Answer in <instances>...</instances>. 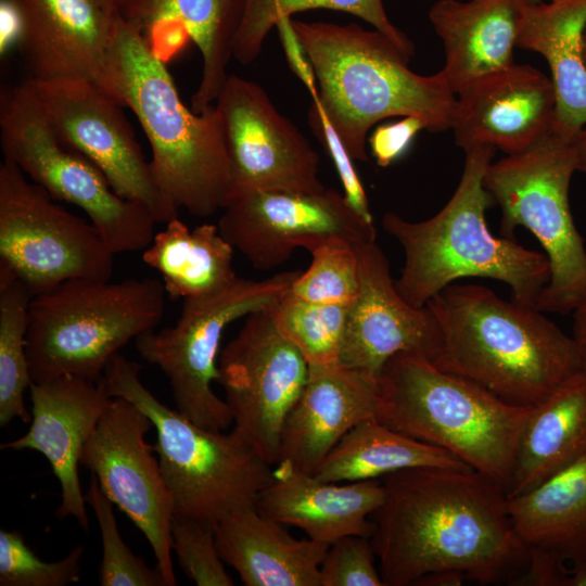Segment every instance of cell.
I'll return each mask as SVG.
<instances>
[{
  "label": "cell",
  "instance_id": "obj_1",
  "mask_svg": "<svg viewBox=\"0 0 586 586\" xmlns=\"http://www.w3.org/2000/svg\"><path fill=\"white\" fill-rule=\"evenodd\" d=\"M385 497L371 515V543L384 586L434 574L494 584L526 564L506 488L473 470L415 468L381 479Z\"/></svg>",
  "mask_w": 586,
  "mask_h": 586
},
{
  "label": "cell",
  "instance_id": "obj_2",
  "mask_svg": "<svg viewBox=\"0 0 586 586\" xmlns=\"http://www.w3.org/2000/svg\"><path fill=\"white\" fill-rule=\"evenodd\" d=\"M93 82L136 115L151 146L155 181L178 209L208 217L224 208L231 174L219 111L215 104L190 111L165 61L120 13Z\"/></svg>",
  "mask_w": 586,
  "mask_h": 586
},
{
  "label": "cell",
  "instance_id": "obj_3",
  "mask_svg": "<svg viewBox=\"0 0 586 586\" xmlns=\"http://www.w3.org/2000/svg\"><path fill=\"white\" fill-rule=\"evenodd\" d=\"M425 307L440 336L433 364L509 404L534 406L583 369L572 336L536 307L486 286L455 282Z\"/></svg>",
  "mask_w": 586,
  "mask_h": 586
},
{
  "label": "cell",
  "instance_id": "obj_4",
  "mask_svg": "<svg viewBox=\"0 0 586 586\" xmlns=\"http://www.w3.org/2000/svg\"><path fill=\"white\" fill-rule=\"evenodd\" d=\"M313 64L318 101L354 161L367 162L368 132L390 117L415 116L426 130L450 128L456 94L442 72L423 76L412 58L377 29L292 18Z\"/></svg>",
  "mask_w": 586,
  "mask_h": 586
},
{
  "label": "cell",
  "instance_id": "obj_5",
  "mask_svg": "<svg viewBox=\"0 0 586 586\" xmlns=\"http://www.w3.org/2000/svg\"><path fill=\"white\" fill-rule=\"evenodd\" d=\"M464 152L460 181L437 214L422 221L384 214L382 227L404 253L396 288L420 308L459 279L488 278L507 284L514 302L536 307L550 279L548 258L489 231L485 214L495 202L484 177L495 148L476 145Z\"/></svg>",
  "mask_w": 586,
  "mask_h": 586
},
{
  "label": "cell",
  "instance_id": "obj_6",
  "mask_svg": "<svg viewBox=\"0 0 586 586\" xmlns=\"http://www.w3.org/2000/svg\"><path fill=\"white\" fill-rule=\"evenodd\" d=\"M378 393L379 422L448 451L508 494L533 406L509 404L409 353L386 361L378 377Z\"/></svg>",
  "mask_w": 586,
  "mask_h": 586
},
{
  "label": "cell",
  "instance_id": "obj_7",
  "mask_svg": "<svg viewBox=\"0 0 586 586\" xmlns=\"http://www.w3.org/2000/svg\"><path fill=\"white\" fill-rule=\"evenodd\" d=\"M140 371L139 364L117 354L99 382L110 397L131 402L151 420L175 519L214 528L228 514L255 507L272 480L271 466L232 432L202 428L160 402Z\"/></svg>",
  "mask_w": 586,
  "mask_h": 586
},
{
  "label": "cell",
  "instance_id": "obj_8",
  "mask_svg": "<svg viewBox=\"0 0 586 586\" xmlns=\"http://www.w3.org/2000/svg\"><path fill=\"white\" fill-rule=\"evenodd\" d=\"M165 289L152 278L76 279L33 296L27 356L33 382L77 377L99 382L126 344L154 330Z\"/></svg>",
  "mask_w": 586,
  "mask_h": 586
},
{
  "label": "cell",
  "instance_id": "obj_9",
  "mask_svg": "<svg viewBox=\"0 0 586 586\" xmlns=\"http://www.w3.org/2000/svg\"><path fill=\"white\" fill-rule=\"evenodd\" d=\"M576 171L571 140L555 133L525 152L491 163L484 184L500 207V234L514 239L518 227L531 231L550 266V279L536 308L569 314L586 300V249L570 208Z\"/></svg>",
  "mask_w": 586,
  "mask_h": 586
},
{
  "label": "cell",
  "instance_id": "obj_10",
  "mask_svg": "<svg viewBox=\"0 0 586 586\" xmlns=\"http://www.w3.org/2000/svg\"><path fill=\"white\" fill-rule=\"evenodd\" d=\"M0 144L4 160L54 200L82 209L114 254L152 242L151 211L118 195L97 165L59 139L26 81L1 92Z\"/></svg>",
  "mask_w": 586,
  "mask_h": 586
},
{
  "label": "cell",
  "instance_id": "obj_11",
  "mask_svg": "<svg viewBox=\"0 0 586 586\" xmlns=\"http://www.w3.org/2000/svg\"><path fill=\"white\" fill-rule=\"evenodd\" d=\"M300 271H284L263 280L238 277L226 289L204 297L183 300L177 321L135 340L142 359L166 377L175 408L198 425L225 431L233 422L225 399L213 390L228 326L275 305Z\"/></svg>",
  "mask_w": 586,
  "mask_h": 586
},
{
  "label": "cell",
  "instance_id": "obj_12",
  "mask_svg": "<svg viewBox=\"0 0 586 586\" xmlns=\"http://www.w3.org/2000/svg\"><path fill=\"white\" fill-rule=\"evenodd\" d=\"M114 255L89 220L56 204L15 164H0V263L33 296L69 280H111Z\"/></svg>",
  "mask_w": 586,
  "mask_h": 586
},
{
  "label": "cell",
  "instance_id": "obj_13",
  "mask_svg": "<svg viewBox=\"0 0 586 586\" xmlns=\"http://www.w3.org/2000/svg\"><path fill=\"white\" fill-rule=\"evenodd\" d=\"M271 307L250 314L218 359V383L232 415L231 432L265 461H278L284 421L309 365L276 328Z\"/></svg>",
  "mask_w": 586,
  "mask_h": 586
},
{
  "label": "cell",
  "instance_id": "obj_14",
  "mask_svg": "<svg viewBox=\"0 0 586 586\" xmlns=\"http://www.w3.org/2000/svg\"><path fill=\"white\" fill-rule=\"evenodd\" d=\"M221 235L260 270L285 263L297 247L308 252L333 240L354 246L375 241L373 220L333 189L302 193L251 190L231 195L218 220Z\"/></svg>",
  "mask_w": 586,
  "mask_h": 586
},
{
  "label": "cell",
  "instance_id": "obj_15",
  "mask_svg": "<svg viewBox=\"0 0 586 586\" xmlns=\"http://www.w3.org/2000/svg\"><path fill=\"white\" fill-rule=\"evenodd\" d=\"M25 81L59 139L97 165L118 195L144 205L157 224L178 216L117 102L90 80Z\"/></svg>",
  "mask_w": 586,
  "mask_h": 586
},
{
  "label": "cell",
  "instance_id": "obj_16",
  "mask_svg": "<svg viewBox=\"0 0 586 586\" xmlns=\"http://www.w3.org/2000/svg\"><path fill=\"white\" fill-rule=\"evenodd\" d=\"M151 428L149 417L135 404L112 397L84 447L80 464L145 536L167 586H174L173 501L154 447L145 441Z\"/></svg>",
  "mask_w": 586,
  "mask_h": 586
},
{
  "label": "cell",
  "instance_id": "obj_17",
  "mask_svg": "<svg viewBox=\"0 0 586 586\" xmlns=\"http://www.w3.org/2000/svg\"><path fill=\"white\" fill-rule=\"evenodd\" d=\"M215 105L230 164L228 199L251 190L313 193L326 188L318 153L258 84L229 75Z\"/></svg>",
  "mask_w": 586,
  "mask_h": 586
},
{
  "label": "cell",
  "instance_id": "obj_18",
  "mask_svg": "<svg viewBox=\"0 0 586 586\" xmlns=\"http://www.w3.org/2000/svg\"><path fill=\"white\" fill-rule=\"evenodd\" d=\"M359 291L349 305L340 361L378 378L400 353L435 360L440 336L430 310L415 307L398 292L388 259L375 241L356 245Z\"/></svg>",
  "mask_w": 586,
  "mask_h": 586
},
{
  "label": "cell",
  "instance_id": "obj_19",
  "mask_svg": "<svg viewBox=\"0 0 586 586\" xmlns=\"http://www.w3.org/2000/svg\"><path fill=\"white\" fill-rule=\"evenodd\" d=\"M457 95L450 128L463 151L491 145L514 155L553 133L555 88L549 77L531 65L513 63Z\"/></svg>",
  "mask_w": 586,
  "mask_h": 586
},
{
  "label": "cell",
  "instance_id": "obj_20",
  "mask_svg": "<svg viewBox=\"0 0 586 586\" xmlns=\"http://www.w3.org/2000/svg\"><path fill=\"white\" fill-rule=\"evenodd\" d=\"M31 419L28 431L1 444V449H30L49 461L60 482V519L72 517L88 531L89 519L78 467L84 447L94 431L112 397L100 382L77 377L31 382Z\"/></svg>",
  "mask_w": 586,
  "mask_h": 586
},
{
  "label": "cell",
  "instance_id": "obj_21",
  "mask_svg": "<svg viewBox=\"0 0 586 586\" xmlns=\"http://www.w3.org/2000/svg\"><path fill=\"white\" fill-rule=\"evenodd\" d=\"M526 571L512 584L559 586L566 564L586 563V455L538 486L508 497Z\"/></svg>",
  "mask_w": 586,
  "mask_h": 586
},
{
  "label": "cell",
  "instance_id": "obj_22",
  "mask_svg": "<svg viewBox=\"0 0 586 586\" xmlns=\"http://www.w3.org/2000/svg\"><path fill=\"white\" fill-rule=\"evenodd\" d=\"M378 399V378L340 360L309 365L281 431L277 468L314 474L347 432L375 419Z\"/></svg>",
  "mask_w": 586,
  "mask_h": 586
},
{
  "label": "cell",
  "instance_id": "obj_23",
  "mask_svg": "<svg viewBox=\"0 0 586 586\" xmlns=\"http://www.w3.org/2000/svg\"><path fill=\"white\" fill-rule=\"evenodd\" d=\"M18 50L29 78L93 81L112 42L115 16L98 0H14Z\"/></svg>",
  "mask_w": 586,
  "mask_h": 586
},
{
  "label": "cell",
  "instance_id": "obj_24",
  "mask_svg": "<svg viewBox=\"0 0 586 586\" xmlns=\"http://www.w3.org/2000/svg\"><path fill=\"white\" fill-rule=\"evenodd\" d=\"M384 497L382 481L324 482L313 474L277 468L255 508L330 545L347 535L371 537V515Z\"/></svg>",
  "mask_w": 586,
  "mask_h": 586
},
{
  "label": "cell",
  "instance_id": "obj_25",
  "mask_svg": "<svg viewBox=\"0 0 586 586\" xmlns=\"http://www.w3.org/2000/svg\"><path fill=\"white\" fill-rule=\"evenodd\" d=\"M525 0H437L429 20L445 51L442 73L460 90L513 64Z\"/></svg>",
  "mask_w": 586,
  "mask_h": 586
},
{
  "label": "cell",
  "instance_id": "obj_26",
  "mask_svg": "<svg viewBox=\"0 0 586 586\" xmlns=\"http://www.w3.org/2000/svg\"><path fill=\"white\" fill-rule=\"evenodd\" d=\"M245 0H132L120 13L140 28L146 40L163 31L173 53L191 39L202 54V77L192 95V109L201 113L217 100L233 58L235 36Z\"/></svg>",
  "mask_w": 586,
  "mask_h": 586
},
{
  "label": "cell",
  "instance_id": "obj_27",
  "mask_svg": "<svg viewBox=\"0 0 586 586\" xmlns=\"http://www.w3.org/2000/svg\"><path fill=\"white\" fill-rule=\"evenodd\" d=\"M214 535L221 559L246 586H321L320 565L330 545L294 538L255 507L221 519Z\"/></svg>",
  "mask_w": 586,
  "mask_h": 586
},
{
  "label": "cell",
  "instance_id": "obj_28",
  "mask_svg": "<svg viewBox=\"0 0 586 586\" xmlns=\"http://www.w3.org/2000/svg\"><path fill=\"white\" fill-rule=\"evenodd\" d=\"M586 0H548L527 4L517 47L547 61L557 98L553 133L572 140L586 124V66L582 36Z\"/></svg>",
  "mask_w": 586,
  "mask_h": 586
},
{
  "label": "cell",
  "instance_id": "obj_29",
  "mask_svg": "<svg viewBox=\"0 0 586 586\" xmlns=\"http://www.w3.org/2000/svg\"><path fill=\"white\" fill-rule=\"evenodd\" d=\"M586 455V369L533 406L518 449L508 497L521 495Z\"/></svg>",
  "mask_w": 586,
  "mask_h": 586
},
{
  "label": "cell",
  "instance_id": "obj_30",
  "mask_svg": "<svg viewBox=\"0 0 586 586\" xmlns=\"http://www.w3.org/2000/svg\"><path fill=\"white\" fill-rule=\"evenodd\" d=\"M233 251L217 225L190 229L177 216L154 234L142 260L161 275L167 295L188 300L215 294L237 280Z\"/></svg>",
  "mask_w": 586,
  "mask_h": 586
},
{
  "label": "cell",
  "instance_id": "obj_31",
  "mask_svg": "<svg viewBox=\"0 0 586 586\" xmlns=\"http://www.w3.org/2000/svg\"><path fill=\"white\" fill-rule=\"evenodd\" d=\"M415 468L472 469L442 448L369 419L347 432L313 475L324 482H357Z\"/></svg>",
  "mask_w": 586,
  "mask_h": 586
},
{
  "label": "cell",
  "instance_id": "obj_32",
  "mask_svg": "<svg viewBox=\"0 0 586 586\" xmlns=\"http://www.w3.org/2000/svg\"><path fill=\"white\" fill-rule=\"evenodd\" d=\"M26 284L0 263V426L30 422L24 393L31 384L27 356L29 305Z\"/></svg>",
  "mask_w": 586,
  "mask_h": 586
},
{
  "label": "cell",
  "instance_id": "obj_33",
  "mask_svg": "<svg viewBox=\"0 0 586 586\" xmlns=\"http://www.w3.org/2000/svg\"><path fill=\"white\" fill-rule=\"evenodd\" d=\"M383 3L384 0H245L233 58L243 65L251 64L258 58L266 36L279 20L314 9L355 15L413 56L412 41L390 21Z\"/></svg>",
  "mask_w": 586,
  "mask_h": 586
},
{
  "label": "cell",
  "instance_id": "obj_34",
  "mask_svg": "<svg viewBox=\"0 0 586 586\" xmlns=\"http://www.w3.org/2000/svg\"><path fill=\"white\" fill-rule=\"evenodd\" d=\"M348 307L307 302L289 290L270 310L278 331L308 365H322L340 359Z\"/></svg>",
  "mask_w": 586,
  "mask_h": 586
},
{
  "label": "cell",
  "instance_id": "obj_35",
  "mask_svg": "<svg viewBox=\"0 0 586 586\" xmlns=\"http://www.w3.org/2000/svg\"><path fill=\"white\" fill-rule=\"evenodd\" d=\"M306 271L296 276L290 293L313 303L349 306L359 291L356 247L342 240L326 242L313 251Z\"/></svg>",
  "mask_w": 586,
  "mask_h": 586
},
{
  "label": "cell",
  "instance_id": "obj_36",
  "mask_svg": "<svg viewBox=\"0 0 586 586\" xmlns=\"http://www.w3.org/2000/svg\"><path fill=\"white\" fill-rule=\"evenodd\" d=\"M90 505L101 534L102 559L98 577L101 586H167L160 569L150 568L135 556L120 536L113 502L100 487L99 481L91 473L85 494Z\"/></svg>",
  "mask_w": 586,
  "mask_h": 586
},
{
  "label": "cell",
  "instance_id": "obj_37",
  "mask_svg": "<svg viewBox=\"0 0 586 586\" xmlns=\"http://www.w3.org/2000/svg\"><path fill=\"white\" fill-rule=\"evenodd\" d=\"M85 547L78 545L59 561H42L17 531H0L1 586H65L79 581Z\"/></svg>",
  "mask_w": 586,
  "mask_h": 586
},
{
  "label": "cell",
  "instance_id": "obj_38",
  "mask_svg": "<svg viewBox=\"0 0 586 586\" xmlns=\"http://www.w3.org/2000/svg\"><path fill=\"white\" fill-rule=\"evenodd\" d=\"M171 548L184 574L198 586H232L218 551L214 528L174 520Z\"/></svg>",
  "mask_w": 586,
  "mask_h": 586
},
{
  "label": "cell",
  "instance_id": "obj_39",
  "mask_svg": "<svg viewBox=\"0 0 586 586\" xmlns=\"http://www.w3.org/2000/svg\"><path fill=\"white\" fill-rule=\"evenodd\" d=\"M370 537L347 535L330 544L320 565L321 586H384Z\"/></svg>",
  "mask_w": 586,
  "mask_h": 586
},
{
  "label": "cell",
  "instance_id": "obj_40",
  "mask_svg": "<svg viewBox=\"0 0 586 586\" xmlns=\"http://www.w3.org/2000/svg\"><path fill=\"white\" fill-rule=\"evenodd\" d=\"M307 120L313 133L334 164L345 198L359 214L369 220H373L366 191L354 166V160L331 126L318 101V97L311 99Z\"/></svg>",
  "mask_w": 586,
  "mask_h": 586
},
{
  "label": "cell",
  "instance_id": "obj_41",
  "mask_svg": "<svg viewBox=\"0 0 586 586\" xmlns=\"http://www.w3.org/2000/svg\"><path fill=\"white\" fill-rule=\"evenodd\" d=\"M426 129L423 120L415 116L402 117L398 122L380 125L368 138L371 154L377 164L387 167L404 155L416 135Z\"/></svg>",
  "mask_w": 586,
  "mask_h": 586
},
{
  "label": "cell",
  "instance_id": "obj_42",
  "mask_svg": "<svg viewBox=\"0 0 586 586\" xmlns=\"http://www.w3.org/2000/svg\"><path fill=\"white\" fill-rule=\"evenodd\" d=\"M276 27L291 71L308 90L310 98H317L318 86L315 71L307 52L294 30L292 16L279 20Z\"/></svg>",
  "mask_w": 586,
  "mask_h": 586
},
{
  "label": "cell",
  "instance_id": "obj_43",
  "mask_svg": "<svg viewBox=\"0 0 586 586\" xmlns=\"http://www.w3.org/2000/svg\"><path fill=\"white\" fill-rule=\"evenodd\" d=\"M22 16L14 0L0 2V53L4 55L22 36Z\"/></svg>",
  "mask_w": 586,
  "mask_h": 586
},
{
  "label": "cell",
  "instance_id": "obj_44",
  "mask_svg": "<svg viewBox=\"0 0 586 586\" xmlns=\"http://www.w3.org/2000/svg\"><path fill=\"white\" fill-rule=\"evenodd\" d=\"M572 339L579 354L583 368L586 369V300L573 311Z\"/></svg>",
  "mask_w": 586,
  "mask_h": 586
},
{
  "label": "cell",
  "instance_id": "obj_45",
  "mask_svg": "<svg viewBox=\"0 0 586 586\" xmlns=\"http://www.w3.org/2000/svg\"><path fill=\"white\" fill-rule=\"evenodd\" d=\"M576 170L586 173V124L576 132L571 140Z\"/></svg>",
  "mask_w": 586,
  "mask_h": 586
},
{
  "label": "cell",
  "instance_id": "obj_46",
  "mask_svg": "<svg viewBox=\"0 0 586 586\" xmlns=\"http://www.w3.org/2000/svg\"><path fill=\"white\" fill-rule=\"evenodd\" d=\"M560 586H586V563L566 566Z\"/></svg>",
  "mask_w": 586,
  "mask_h": 586
},
{
  "label": "cell",
  "instance_id": "obj_47",
  "mask_svg": "<svg viewBox=\"0 0 586 586\" xmlns=\"http://www.w3.org/2000/svg\"><path fill=\"white\" fill-rule=\"evenodd\" d=\"M111 14L122 13L132 0H98Z\"/></svg>",
  "mask_w": 586,
  "mask_h": 586
},
{
  "label": "cell",
  "instance_id": "obj_48",
  "mask_svg": "<svg viewBox=\"0 0 586 586\" xmlns=\"http://www.w3.org/2000/svg\"><path fill=\"white\" fill-rule=\"evenodd\" d=\"M582 50H583L584 63L586 66V26L584 28L583 36H582Z\"/></svg>",
  "mask_w": 586,
  "mask_h": 586
},
{
  "label": "cell",
  "instance_id": "obj_49",
  "mask_svg": "<svg viewBox=\"0 0 586 586\" xmlns=\"http://www.w3.org/2000/svg\"><path fill=\"white\" fill-rule=\"evenodd\" d=\"M528 4H537L548 0H525Z\"/></svg>",
  "mask_w": 586,
  "mask_h": 586
}]
</instances>
